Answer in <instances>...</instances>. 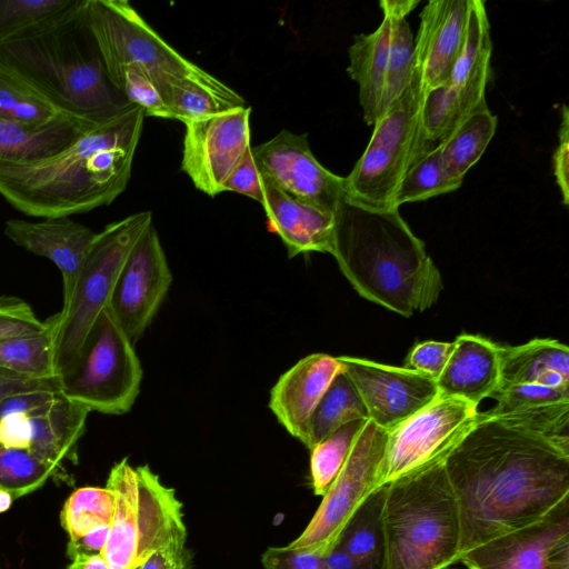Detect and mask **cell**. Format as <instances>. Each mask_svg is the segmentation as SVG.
Instances as JSON below:
<instances>
[{"mask_svg": "<svg viewBox=\"0 0 569 569\" xmlns=\"http://www.w3.org/2000/svg\"><path fill=\"white\" fill-rule=\"evenodd\" d=\"M443 465L459 508L461 555L569 498V448L483 412Z\"/></svg>", "mask_w": 569, "mask_h": 569, "instance_id": "cell-1", "label": "cell"}, {"mask_svg": "<svg viewBox=\"0 0 569 569\" xmlns=\"http://www.w3.org/2000/svg\"><path fill=\"white\" fill-rule=\"evenodd\" d=\"M144 111L133 106L97 123L58 153L0 167V196L37 218L70 217L109 206L129 182Z\"/></svg>", "mask_w": 569, "mask_h": 569, "instance_id": "cell-2", "label": "cell"}, {"mask_svg": "<svg viewBox=\"0 0 569 569\" xmlns=\"http://www.w3.org/2000/svg\"><path fill=\"white\" fill-rule=\"evenodd\" d=\"M330 254L362 298L403 317L429 309L443 289L439 269L399 208L345 197L333 213Z\"/></svg>", "mask_w": 569, "mask_h": 569, "instance_id": "cell-3", "label": "cell"}, {"mask_svg": "<svg viewBox=\"0 0 569 569\" xmlns=\"http://www.w3.org/2000/svg\"><path fill=\"white\" fill-rule=\"evenodd\" d=\"M86 1L54 23L0 42V68L63 113L100 123L134 104L106 72L87 23Z\"/></svg>", "mask_w": 569, "mask_h": 569, "instance_id": "cell-4", "label": "cell"}, {"mask_svg": "<svg viewBox=\"0 0 569 569\" xmlns=\"http://www.w3.org/2000/svg\"><path fill=\"white\" fill-rule=\"evenodd\" d=\"M383 569H447L461 556L458 502L443 460L386 483Z\"/></svg>", "mask_w": 569, "mask_h": 569, "instance_id": "cell-5", "label": "cell"}, {"mask_svg": "<svg viewBox=\"0 0 569 569\" xmlns=\"http://www.w3.org/2000/svg\"><path fill=\"white\" fill-rule=\"evenodd\" d=\"M106 488L114 512L102 550L110 569H137L157 552L186 547L183 505L148 465L114 463Z\"/></svg>", "mask_w": 569, "mask_h": 569, "instance_id": "cell-6", "label": "cell"}, {"mask_svg": "<svg viewBox=\"0 0 569 569\" xmlns=\"http://www.w3.org/2000/svg\"><path fill=\"white\" fill-rule=\"evenodd\" d=\"M422 100L413 63L408 84L375 121L367 148L345 177L346 197L372 208H396L393 200L403 177L436 146L422 128Z\"/></svg>", "mask_w": 569, "mask_h": 569, "instance_id": "cell-7", "label": "cell"}, {"mask_svg": "<svg viewBox=\"0 0 569 569\" xmlns=\"http://www.w3.org/2000/svg\"><path fill=\"white\" fill-rule=\"evenodd\" d=\"M54 379L62 396L90 411H130L140 391L142 368L133 343L109 306L98 315L78 352Z\"/></svg>", "mask_w": 569, "mask_h": 569, "instance_id": "cell-8", "label": "cell"}, {"mask_svg": "<svg viewBox=\"0 0 569 569\" xmlns=\"http://www.w3.org/2000/svg\"><path fill=\"white\" fill-rule=\"evenodd\" d=\"M84 11L107 73L136 66L152 78L161 94L178 80L223 83L171 47L129 1L87 0Z\"/></svg>", "mask_w": 569, "mask_h": 569, "instance_id": "cell-9", "label": "cell"}, {"mask_svg": "<svg viewBox=\"0 0 569 569\" xmlns=\"http://www.w3.org/2000/svg\"><path fill=\"white\" fill-rule=\"evenodd\" d=\"M151 223V212L141 211L96 232L73 289L59 312L56 373L71 361L98 315L109 305L127 256Z\"/></svg>", "mask_w": 569, "mask_h": 569, "instance_id": "cell-10", "label": "cell"}, {"mask_svg": "<svg viewBox=\"0 0 569 569\" xmlns=\"http://www.w3.org/2000/svg\"><path fill=\"white\" fill-rule=\"evenodd\" d=\"M388 430L368 420L305 530L287 545L325 557L338 542L352 513L378 487Z\"/></svg>", "mask_w": 569, "mask_h": 569, "instance_id": "cell-11", "label": "cell"}, {"mask_svg": "<svg viewBox=\"0 0 569 569\" xmlns=\"http://www.w3.org/2000/svg\"><path fill=\"white\" fill-rule=\"evenodd\" d=\"M477 406L438 395L429 405L388 430L379 485L441 461L478 416Z\"/></svg>", "mask_w": 569, "mask_h": 569, "instance_id": "cell-12", "label": "cell"}, {"mask_svg": "<svg viewBox=\"0 0 569 569\" xmlns=\"http://www.w3.org/2000/svg\"><path fill=\"white\" fill-rule=\"evenodd\" d=\"M251 107L241 106L186 123L181 170L193 186L214 197L250 146Z\"/></svg>", "mask_w": 569, "mask_h": 569, "instance_id": "cell-13", "label": "cell"}, {"mask_svg": "<svg viewBox=\"0 0 569 569\" xmlns=\"http://www.w3.org/2000/svg\"><path fill=\"white\" fill-rule=\"evenodd\" d=\"M251 151L262 180L293 198L333 216L346 197L345 177L317 160L306 133L281 130Z\"/></svg>", "mask_w": 569, "mask_h": 569, "instance_id": "cell-14", "label": "cell"}, {"mask_svg": "<svg viewBox=\"0 0 569 569\" xmlns=\"http://www.w3.org/2000/svg\"><path fill=\"white\" fill-rule=\"evenodd\" d=\"M459 561L468 569H569V498L537 521L462 553Z\"/></svg>", "mask_w": 569, "mask_h": 569, "instance_id": "cell-15", "label": "cell"}, {"mask_svg": "<svg viewBox=\"0 0 569 569\" xmlns=\"http://www.w3.org/2000/svg\"><path fill=\"white\" fill-rule=\"evenodd\" d=\"M171 282L172 274L152 222L127 256L108 305L133 345L149 327Z\"/></svg>", "mask_w": 569, "mask_h": 569, "instance_id": "cell-16", "label": "cell"}, {"mask_svg": "<svg viewBox=\"0 0 569 569\" xmlns=\"http://www.w3.org/2000/svg\"><path fill=\"white\" fill-rule=\"evenodd\" d=\"M359 392L369 420L387 430L429 405L438 395L436 380L406 367L356 357H338Z\"/></svg>", "mask_w": 569, "mask_h": 569, "instance_id": "cell-17", "label": "cell"}, {"mask_svg": "<svg viewBox=\"0 0 569 569\" xmlns=\"http://www.w3.org/2000/svg\"><path fill=\"white\" fill-rule=\"evenodd\" d=\"M469 0H430L420 12L413 63L423 93L447 83L458 58Z\"/></svg>", "mask_w": 569, "mask_h": 569, "instance_id": "cell-18", "label": "cell"}, {"mask_svg": "<svg viewBox=\"0 0 569 569\" xmlns=\"http://www.w3.org/2000/svg\"><path fill=\"white\" fill-rule=\"evenodd\" d=\"M3 233L14 244L53 262L62 276L63 300L76 283L79 270L96 232L70 217L42 218L40 221L9 219Z\"/></svg>", "mask_w": 569, "mask_h": 569, "instance_id": "cell-19", "label": "cell"}, {"mask_svg": "<svg viewBox=\"0 0 569 569\" xmlns=\"http://www.w3.org/2000/svg\"><path fill=\"white\" fill-rule=\"evenodd\" d=\"M341 370L338 357L311 353L282 373L270 390L269 409L300 442L317 405Z\"/></svg>", "mask_w": 569, "mask_h": 569, "instance_id": "cell-20", "label": "cell"}, {"mask_svg": "<svg viewBox=\"0 0 569 569\" xmlns=\"http://www.w3.org/2000/svg\"><path fill=\"white\" fill-rule=\"evenodd\" d=\"M439 395L475 406L495 395L500 385V346L481 336L462 333L436 380Z\"/></svg>", "mask_w": 569, "mask_h": 569, "instance_id": "cell-21", "label": "cell"}, {"mask_svg": "<svg viewBox=\"0 0 569 569\" xmlns=\"http://www.w3.org/2000/svg\"><path fill=\"white\" fill-rule=\"evenodd\" d=\"M271 229L287 248L288 257L308 252L330 253L333 216L293 198L263 181L260 202Z\"/></svg>", "mask_w": 569, "mask_h": 569, "instance_id": "cell-22", "label": "cell"}, {"mask_svg": "<svg viewBox=\"0 0 569 569\" xmlns=\"http://www.w3.org/2000/svg\"><path fill=\"white\" fill-rule=\"evenodd\" d=\"M94 124L97 123L74 117L61 118L42 126L0 117V167L51 157Z\"/></svg>", "mask_w": 569, "mask_h": 569, "instance_id": "cell-23", "label": "cell"}, {"mask_svg": "<svg viewBox=\"0 0 569 569\" xmlns=\"http://www.w3.org/2000/svg\"><path fill=\"white\" fill-rule=\"evenodd\" d=\"M535 383L569 390V349L555 339L500 347V385Z\"/></svg>", "mask_w": 569, "mask_h": 569, "instance_id": "cell-24", "label": "cell"}, {"mask_svg": "<svg viewBox=\"0 0 569 569\" xmlns=\"http://www.w3.org/2000/svg\"><path fill=\"white\" fill-rule=\"evenodd\" d=\"M89 412L83 405L58 392L49 406L30 417L32 438L28 450L59 468L66 458L71 459L84 433Z\"/></svg>", "mask_w": 569, "mask_h": 569, "instance_id": "cell-25", "label": "cell"}, {"mask_svg": "<svg viewBox=\"0 0 569 569\" xmlns=\"http://www.w3.org/2000/svg\"><path fill=\"white\" fill-rule=\"evenodd\" d=\"M390 22L388 18L370 33L357 34L348 49L347 72L359 86L363 120L373 126L381 113L387 73Z\"/></svg>", "mask_w": 569, "mask_h": 569, "instance_id": "cell-26", "label": "cell"}, {"mask_svg": "<svg viewBox=\"0 0 569 569\" xmlns=\"http://www.w3.org/2000/svg\"><path fill=\"white\" fill-rule=\"evenodd\" d=\"M491 52L486 3L482 0H469L462 44L448 82L475 103L486 101Z\"/></svg>", "mask_w": 569, "mask_h": 569, "instance_id": "cell-27", "label": "cell"}, {"mask_svg": "<svg viewBox=\"0 0 569 569\" xmlns=\"http://www.w3.org/2000/svg\"><path fill=\"white\" fill-rule=\"evenodd\" d=\"M385 493L386 485H382L360 503L337 542L365 569H383L386 548L382 511Z\"/></svg>", "mask_w": 569, "mask_h": 569, "instance_id": "cell-28", "label": "cell"}, {"mask_svg": "<svg viewBox=\"0 0 569 569\" xmlns=\"http://www.w3.org/2000/svg\"><path fill=\"white\" fill-rule=\"evenodd\" d=\"M497 129V117L487 102L479 104L440 146L449 176L463 181L468 170L481 158Z\"/></svg>", "mask_w": 569, "mask_h": 569, "instance_id": "cell-29", "label": "cell"}, {"mask_svg": "<svg viewBox=\"0 0 569 569\" xmlns=\"http://www.w3.org/2000/svg\"><path fill=\"white\" fill-rule=\"evenodd\" d=\"M358 419H369L366 406L350 378L341 370L317 405L301 443L311 450L339 427Z\"/></svg>", "mask_w": 569, "mask_h": 569, "instance_id": "cell-30", "label": "cell"}, {"mask_svg": "<svg viewBox=\"0 0 569 569\" xmlns=\"http://www.w3.org/2000/svg\"><path fill=\"white\" fill-rule=\"evenodd\" d=\"M172 119L184 124L232 108L246 106L244 99L226 83L209 86L192 80L170 83L162 93Z\"/></svg>", "mask_w": 569, "mask_h": 569, "instance_id": "cell-31", "label": "cell"}, {"mask_svg": "<svg viewBox=\"0 0 569 569\" xmlns=\"http://www.w3.org/2000/svg\"><path fill=\"white\" fill-rule=\"evenodd\" d=\"M49 328L40 333L0 341V369L33 378L56 376V341L59 313L51 316Z\"/></svg>", "mask_w": 569, "mask_h": 569, "instance_id": "cell-32", "label": "cell"}, {"mask_svg": "<svg viewBox=\"0 0 569 569\" xmlns=\"http://www.w3.org/2000/svg\"><path fill=\"white\" fill-rule=\"evenodd\" d=\"M83 0H0V42L54 23Z\"/></svg>", "mask_w": 569, "mask_h": 569, "instance_id": "cell-33", "label": "cell"}, {"mask_svg": "<svg viewBox=\"0 0 569 569\" xmlns=\"http://www.w3.org/2000/svg\"><path fill=\"white\" fill-rule=\"evenodd\" d=\"M481 103L472 102L449 82L426 91L421 107L426 138L439 144Z\"/></svg>", "mask_w": 569, "mask_h": 569, "instance_id": "cell-34", "label": "cell"}, {"mask_svg": "<svg viewBox=\"0 0 569 569\" xmlns=\"http://www.w3.org/2000/svg\"><path fill=\"white\" fill-rule=\"evenodd\" d=\"M0 117L42 126L72 116L63 113L30 86L0 68Z\"/></svg>", "mask_w": 569, "mask_h": 569, "instance_id": "cell-35", "label": "cell"}, {"mask_svg": "<svg viewBox=\"0 0 569 569\" xmlns=\"http://www.w3.org/2000/svg\"><path fill=\"white\" fill-rule=\"evenodd\" d=\"M368 420L358 419L339 427L310 450L311 487L316 496L322 497L336 479Z\"/></svg>", "mask_w": 569, "mask_h": 569, "instance_id": "cell-36", "label": "cell"}, {"mask_svg": "<svg viewBox=\"0 0 569 569\" xmlns=\"http://www.w3.org/2000/svg\"><path fill=\"white\" fill-rule=\"evenodd\" d=\"M462 182L452 179L447 172L436 144L427 151L403 177L395 196L393 204L399 208L457 190Z\"/></svg>", "mask_w": 569, "mask_h": 569, "instance_id": "cell-37", "label": "cell"}, {"mask_svg": "<svg viewBox=\"0 0 569 569\" xmlns=\"http://www.w3.org/2000/svg\"><path fill=\"white\" fill-rule=\"evenodd\" d=\"M113 512L114 495L110 489L82 487L67 499L60 519L70 539H74L94 527L110 525Z\"/></svg>", "mask_w": 569, "mask_h": 569, "instance_id": "cell-38", "label": "cell"}, {"mask_svg": "<svg viewBox=\"0 0 569 569\" xmlns=\"http://www.w3.org/2000/svg\"><path fill=\"white\" fill-rule=\"evenodd\" d=\"M56 470L28 449L0 446V489L13 499L39 489Z\"/></svg>", "mask_w": 569, "mask_h": 569, "instance_id": "cell-39", "label": "cell"}, {"mask_svg": "<svg viewBox=\"0 0 569 569\" xmlns=\"http://www.w3.org/2000/svg\"><path fill=\"white\" fill-rule=\"evenodd\" d=\"M388 19L390 22L389 49L380 116L403 91L413 69V36L407 20Z\"/></svg>", "mask_w": 569, "mask_h": 569, "instance_id": "cell-40", "label": "cell"}, {"mask_svg": "<svg viewBox=\"0 0 569 569\" xmlns=\"http://www.w3.org/2000/svg\"><path fill=\"white\" fill-rule=\"evenodd\" d=\"M493 418L569 448V402L528 407Z\"/></svg>", "mask_w": 569, "mask_h": 569, "instance_id": "cell-41", "label": "cell"}, {"mask_svg": "<svg viewBox=\"0 0 569 569\" xmlns=\"http://www.w3.org/2000/svg\"><path fill=\"white\" fill-rule=\"evenodd\" d=\"M126 99L140 107L146 117L172 119V114L152 78L136 66H126L107 73Z\"/></svg>", "mask_w": 569, "mask_h": 569, "instance_id": "cell-42", "label": "cell"}, {"mask_svg": "<svg viewBox=\"0 0 569 569\" xmlns=\"http://www.w3.org/2000/svg\"><path fill=\"white\" fill-rule=\"evenodd\" d=\"M492 398L496 399L497 405L483 413L497 417L528 407L569 402V390L543 385L523 383L498 389Z\"/></svg>", "mask_w": 569, "mask_h": 569, "instance_id": "cell-43", "label": "cell"}, {"mask_svg": "<svg viewBox=\"0 0 569 569\" xmlns=\"http://www.w3.org/2000/svg\"><path fill=\"white\" fill-rule=\"evenodd\" d=\"M49 325V319L41 321L26 300L0 296V341L43 332Z\"/></svg>", "mask_w": 569, "mask_h": 569, "instance_id": "cell-44", "label": "cell"}, {"mask_svg": "<svg viewBox=\"0 0 569 569\" xmlns=\"http://www.w3.org/2000/svg\"><path fill=\"white\" fill-rule=\"evenodd\" d=\"M452 348L453 341L429 340L420 342L411 350L405 367L437 380L448 362Z\"/></svg>", "mask_w": 569, "mask_h": 569, "instance_id": "cell-45", "label": "cell"}, {"mask_svg": "<svg viewBox=\"0 0 569 569\" xmlns=\"http://www.w3.org/2000/svg\"><path fill=\"white\" fill-rule=\"evenodd\" d=\"M224 191L243 194L259 203L262 201L263 180L254 162L251 148L224 182Z\"/></svg>", "mask_w": 569, "mask_h": 569, "instance_id": "cell-46", "label": "cell"}, {"mask_svg": "<svg viewBox=\"0 0 569 569\" xmlns=\"http://www.w3.org/2000/svg\"><path fill=\"white\" fill-rule=\"evenodd\" d=\"M261 563L264 569H329L322 556L292 550L287 546L267 548Z\"/></svg>", "mask_w": 569, "mask_h": 569, "instance_id": "cell-47", "label": "cell"}, {"mask_svg": "<svg viewBox=\"0 0 569 569\" xmlns=\"http://www.w3.org/2000/svg\"><path fill=\"white\" fill-rule=\"evenodd\" d=\"M32 438L31 419L26 412H11L0 418V446L29 449Z\"/></svg>", "mask_w": 569, "mask_h": 569, "instance_id": "cell-48", "label": "cell"}, {"mask_svg": "<svg viewBox=\"0 0 569 569\" xmlns=\"http://www.w3.org/2000/svg\"><path fill=\"white\" fill-rule=\"evenodd\" d=\"M569 111L566 104L561 109V122L559 129V141L553 153V173L556 181L559 186L562 196L563 204L569 202V183H568V168H569Z\"/></svg>", "mask_w": 569, "mask_h": 569, "instance_id": "cell-49", "label": "cell"}, {"mask_svg": "<svg viewBox=\"0 0 569 569\" xmlns=\"http://www.w3.org/2000/svg\"><path fill=\"white\" fill-rule=\"evenodd\" d=\"M39 390H58L54 377L33 378L0 369V402L17 393Z\"/></svg>", "mask_w": 569, "mask_h": 569, "instance_id": "cell-50", "label": "cell"}, {"mask_svg": "<svg viewBox=\"0 0 569 569\" xmlns=\"http://www.w3.org/2000/svg\"><path fill=\"white\" fill-rule=\"evenodd\" d=\"M110 525H101L82 537L69 539L67 553L70 559L102 553L107 542Z\"/></svg>", "mask_w": 569, "mask_h": 569, "instance_id": "cell-51", "label": "cell"}, {"mask_svg": "<svg viewBox=\"0 0 569 569\" xmlns=\"http://www.w3.org/2000/svg\"><path fill=\"white\" fill-rule=\"evenodd\" d=\"M192 566L193 553L186 546L157 552L137 569H192Z\"/></svg>", "mask_w": 569, "mask_h": 569, "instance_id": "cell-52", "label": "cell"}, {"mask_svg": "<svg viewBox=\"0 0 569 569\" xmlns=\"http://www.w3.org/2000/svg\"><path fill=\"white\" fill-rule=\"evenodd\" d=\"M323 558L329 569H365V567L339 543Z\"/></svg>", "mask_w": 569, "mask_h": 569, "instance_id": "cell-53", "label": "cell"}, {"mask_svg": "<svg viewBox=\"0 0 569 569\" xmlns=\"http://www.w3.org/2000/svg\"><path fill=\"white\" fill-rule=\"evenodd\" d=\"M419 3V0H381L379 6L383 17L390 19H406Z\"/></svg>", "mask_w": 569, "mask_h": 569, "instance_id": "cell-54", "label": "cell"}, {"mask_svg": "<svg viewBox=\"0 0 569 569\" xmlns=\"http://www.w3.org/2000/svg\"><path fill=\"white\" fill-rule=\"evenodd\" d=\"M68 569H110L102 553L82 556L72 560Z\"/></svg>", "mask_w": 569, "mask_h": 569, "instance_id": "cell-55", "label": "cell"}, {"mask_svg": "<svg viewBox=\"0 0 569 569\" xmlns=\"http://www.w3.org/2000/svg\"><path fill=\"white\" fill-rule=\"evenodd\" d=\"M12 500L13 498L8 492L0 489V513L10 508Z\"/></svg>", "mask_w": 569, "mask_h": 569, "instance_id": "cell-56", "label": "cell"}]
</instances>
